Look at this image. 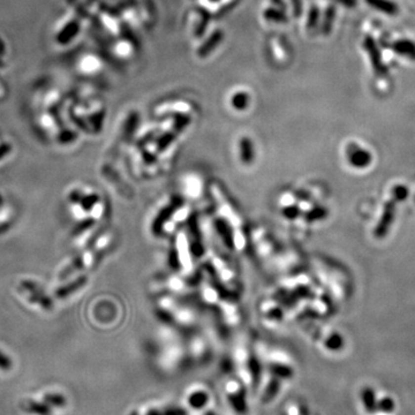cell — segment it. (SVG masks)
<instances>
[{
    "label": "cell",
    "mask_w": 415,
    "mask_h": 415,
    "mask_svg": "<svg viewBox=\"0 0 415 415\" xmlns=\"http://www.w3.org/2000/svg\"><path fill=\"white\" fill-rule=\"evenodd\" d=\"M377 408L384 412V413H390V412L394 410V401L391 398H384V399L379 400V403L377 404Z\"/></svg>",
    "instance_id": "obj_19"
},
{
    "label": "cell",
    "mask_w": 415,
    "mask_h": 415,
    "mask_svg": "<svg viewBox=\"0 0 415 415\" xmlns=\"http://www.w3.org/2000/svg\"><path fill=\"white\" fill-rule=\"evenodd\" d=\"M366 2L372 8L386 14V15H396L399 12L397 3L391 1V0H366Z\"/></svg>",
    "instance_id": "obj_14"
},
{
    "label": "cell",
    "mask_w": 415,
    "mask_h": 415,
    "mask_svg": "<svg viewBox=\"0 0 415 415\" xmlns=\"http://www.w3.org/2000/svg\"><path fill=\"white\" fill-rule=\"evenodd\" d=\"M194 202L178 192L162 200L149 218V231L158 239H169L195 216Z\"/></svg>",
    "instance_id": "obj_6"
},
{
    "label": "cell",
    "mask_w": 415,
    "mask_h": 415,
    "mask_svg": "<svg viewBox=\"0 0 415 415\" xmlns=\"http://www.w3.org/2000/svg\"><path fill=\"white\" fill-rule=\"evenodd\" d=\"M408 195V189L404 186H397L393 188V200L394 201H403Z\"/></svg>",
    "instance_id": "obj_20"
},
{
    "label": "cell",
    "mask_w": 415,
    "mask_h": 415,
    "mask_svg": "<svg viewBox=\"0 0 415 415\" xmlns=\"http://www.w3.org/2000/svg\"><path fill=\"white\" fill-rule=\"evenodd\" d=\"M311 201H314V194L303 185L286 186L276 195L277 216L294 235L328 216L327 208L318 204L309 206Z\"/></svg>",
    "instance_id": "obj_5"
},
{
    "label": "cell",
    "mask_w": 415,
    "mask_h": 415,
    "mask_svg": "<svg viewBox=\"0 0 415 415\" xmlns=\"http://www.w3.org/2000/svg\"><path fill=\"white\" fill-rule=\"evenodd\" d=\"M389 47L393 52H396L397 54H399L400 57L407 58L412 61H415V43L413 41L401 38V40L392 42V43L389 45Z\"/></svg>",
    "instance_id": "obj_12"
},
{
    "label": "cell",
    "mask_w": 415,
    "mask_h": 415,
    "mask_svg": "<svg viewBox=\"0 0 415 415\" xmlns=\"http://www.w3.org/2000/svg\"><path fill=\"white\" fill-rule=\"evenodd\" d=\"M194 302L202 307L214 321L226 329L237 328L242 322L239 296L219 285L207 272L201 270L194 282Z\"/></svg>",
    "instance_id": "obj_4"
},
{
    "label": "cell",
    "mask_w": 415,
    "mask_h": 415,
    "mask_svg": "<svg viewBox=\"0 0 415 415\" xmlns=\"http://www.w3.org/2000/svg\"><path fill=\"white\" fill-rule=\"evenodd\" d=\"M347 161L353 167L365 168L372 163V155L358 144L351 143L346 149Z\"/></svg>",
    "instance_id": "obj_10"
},
{
    "label": "cell",
    "mask_w": 415,
    "mask_h": 415,
    "mask_svg": "<svg viewBox=\"0 0 415 415\" xmlns=\"http://www.w3.org/2000/svg\"><path fill=\"white\" fill-rule=\"evenodd\" d=\"M362 400L363 404H365L366 410L368 411L369 413H374V412L377 410V401L375 392H374L373 389L366 387V389L362 391Z\"/></svg>",
    "instance_id": "obj_15"
},
{
    "label": "cell",
    "mask_w": 415,
    "mask_h": 415,
    "mask_svg": "<svg viewBox=\"0 0 415 415\" xmlns=\"http://www.w3.org/2000/svg\"><path fill=\"white\" fill-rule=\"evenodd\" d=\"M307 276L297 271L283 275L257 304L261 321L268 327L278 328L306 318L314 311L307 306L314 300V289Z\"/></svg>",
    "instance_id": "obj_1"
},
{
    "label": "cell",
    "mask_w": 415,
    "mask_h": 415,
    "mask_svg": "<svg viewBox=\"0 0 415 415\" xmlns=\"http://www.w3.org/2000/svg\"><path fill=\"white\" fill-rule=\"evenodd\" d=\"M334 1H337L338 3H341V5H344L346 7H355L356 3H358V0H334Z\"/></svg>",
    "instance_id": "obj_22"
},
{
    "label": "cell",
    "mask_w": 415,
    "mask_h": 415,
    "mask_svg": "<svg viewBox=\"0 0 415 415\" xmlns=\"http://www.w3.org/2000/svg\"><path fill=\"white\" fill-rule=\"evenodd\" d=\"M363 46H365L366 51L368 52L370 62H372L373 69L375 72V74L379 78L382 76H386L389 74V69L385 67V65L383 64L382 54H380V51L378 46H377L376 42L373 40L372 37L368 36L366 37L365 42H363Z\"/></svg>",
    "instance_id": "obj_9"
},
{
    "label": "cell",
    "mask_w": 415,
    "mask_h": 415,
    "mask_svg": "<svg viewBox=\"0 0 415 415\" xmlns=\"http://www.w3.org/2000/svg\"><path fill=\"white\" fill-rule=\"evenodd\" d=\"M249 249L266 270L282 276L297 271L301 265V256L295 246L263 224L249 226Z\"/></svg>",
    "instance_id": "obj_3"
},
{
    "label": "cell",
    "mask_w": 415,
    "mask_h": 415,
    "mask_svg": "<svg viewBox=\"0 0 415 415\" xmlns=\"http://www.w3.org/2000/svg\"><path fill=\"white\" fill-rule=\"evenodd\" d=\"M255 149L248 137H242L239 142V161L242 165H251L255 162Z\"/></svg>",
    "instance_id": "obj_13"
},
{
    "label": "cell",
    "mask_w": 415,
    "mask_h": 415,
    "mask_svg": "<svg viewBox=\"0 0 415 415\" xmlns=\"http://www.w3.org/2000/svg\"><path fill=\"white\" fill-rule=\"evenodd\" d=\"M334 13L335 12H334L333 7H329V9L327 10V14H325V22L323 24V30H324L325 34L330 33L332 23H333Z\"/></svg>",
    "instance_id": "obj_18"
},
{
    "label": "cell",
    "mask_w": 415,
    "mask_h": 415,
    "mask_svg": "<svg viewBox=\"0 0 415 415\" xmlns=\"http://www.w3.org/2000/svg\"><path fill=\"white\" fill-rule=\"evenodd\" d=\"M12 368V360L8 358L5 353L0 351V369L1 370H9Z\"/></svg>",
    "instance_id": "obj_21"
},
{
    "label": "cell",
    "mask_w": 415,
    "mask_h": 415,
    "mask_svg": "<svg viewBox=\"0 0 415 415\" xmlns=\"http://www.w3.org/2000/svg\"><path fill=\"white\" fill-rule=\"evenodd\" d=\"M44 399H45V401H46L47 404L52 405V406L62 407V406H64V405H66L65 397H62L61 394H58V393H48V394H45Z\"/></svg>",
    "instance_id": "obj_17"
},
{
    "label": "cell",
    "mask_w": 415,
    "mask_h": 415,
    "mask_svg": "<svg viewBox=\"0 0 415 415\" xmlns=\"http://www.w3.org/2000/svg\"><path fill=\"white\" fill-rule=\"evenodd\" d=\"M155 314L162 323L172 325L180 330H193L202 323V315L199 306L188 302L186 297L158 294L155 295Z\"/></svg>",
    "instance_id": "obj_7"
},
{
    "label": "cell",
    "mask_w": 415,
    "mask_h": 415,
    "mask_svg": "<svg viewBox=\"0 0 415 415\" xmlns=\"http://www.w3.org/2000/svg\"><path fill=\"white\" fill-rule=\"evenodd\" d=\"M20 286L21 292L26 294L24 296H26L28 302L37 303V306L43 308V309H51L52 301L45 295L43 290H42L36 284L30 282V280H24V282L21 283Z\"/></svg>",
    "instance_id": "obj_8"
},
{
    "label": "cell",
    "mask_w": 415,
    "mask_h": 415,
    "mask_svg": "<svg viewBox=\"0 0 415 415\" xmlns=\"http://www.w3.org/2000/svg\"><path fill=\"white\" fill-rule=\"evenodd\" d=\"M394 211H396V201L392 200L387 202L384 207L383 216L380 218L379 224L377 225L375 230V235L378 238H382L389 232V228L393 223Z\"/></svg>",
    "instance_id": "obj_11"
},
{
    "label": "cell",
    "mask_w": 415,
    "mask_h": 415,
    "mask_svg": "<svg viewBox=\"0 0 415 415\" xmlns=\"http://www.w3.org/2000/svg\"><path fill=\"white\" fill-rule=\"evenodd\" d=\"M208 209L202 216L218 244L232 255L249 249V225L240 207L223 183L217 180L207 186Z\"/></svg>",
    "instance_id": "obj_2"
},
{
    "label": "cell",
    "mask_w": 415,
    "mask_h": 415,
    "mask_svg": "<svg viewBox=\"0 0 415 415\" xmlns=\"http://www.w3.org/2000/svg\"><path fill=\"white\" fill-rule=\"evenodd\" d=\"M27 412H30L33 414L37 415H51V410L48 406H45L43 404H38L36 401H28L23 406Z\"/></svg>",
    "instance_id": "obj_16"
}]
</instances>
